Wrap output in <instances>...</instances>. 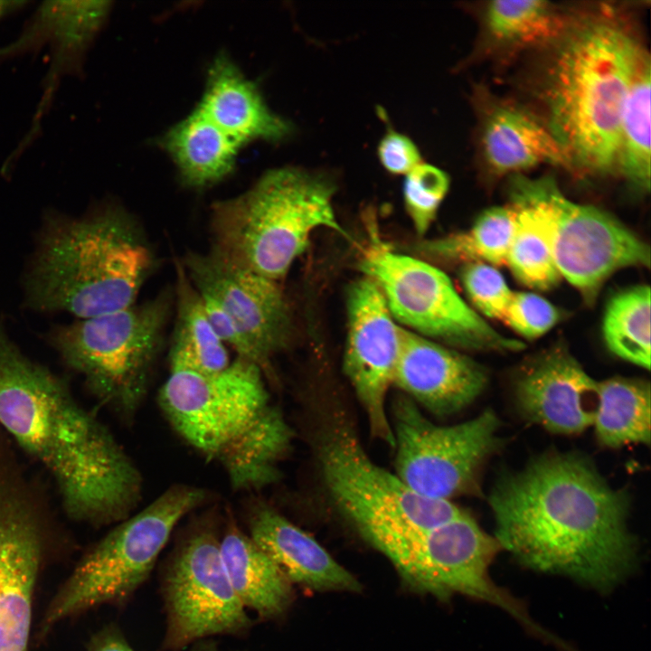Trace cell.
Listing matches in <instances>:
<instances>
[{
  "label": "cell",
  "mask_w": 651,
  "mask_h": 651,
  "mask_svg": "<svg viewBox=\"0 0 651 651\" xmlns=\"http://www.w3.org/2000/svg\"><path fill=\"white\" fill-rule=\"evenodd\" d=\"M346 306L344 371L365 412L371 434L393 448L386 398L399 357L401 326L396 324L379 286L369 277L351 284Z\"/></svg>",
  "instance_id": "2e32d148"
},
{
  "label": "cell",
  "mask_w": 651,
  "mask_h": 651,
  "mask_svg": "<svg viewBox=\"0 0 651 651\" xmlns=\"http://www.w3.org/2000/svg\"><path fill=\"white\" fill-rule=\"evenodd\" d=\"M500 549L496 539L465 513L445 524L399 538L380 552L412 589L441 599L460 593L487 601L539 636L542 627L488 575L489 565Z\"/></svg>",
  "instance_id": "9c48e42d"
},
{
  "label": "cell",
  "mask_w": 651,
  "mask_h": 651,
  "mask_svg": "<svg viewBox=\"0 0 651 651\" xmlns=\"http://www.w3.org/2000/svg\"><path fill=\"white\" fill-rule=\"evenodd\" d=\"M182 264L203 296L214 300L253 349L259 366L288 343L289 306L278 282L242 269L210 250L188 252Z\"/></svg>",
  "instance_id": "e0dca14e"
},
{
  "label": "cell",
  "mask_w": 651,
  "mask_h": 651,
  "mask_svg": "<svg viewBox=\"0 0 651 651\" xmlns=\"http://www.w3.org/2000/svg\"><path fill=\"white\" fill-rule=\"evenodd\" d=\"M29 2L14 0H0V19L23 9Z\"/></svg>",
  "instance_id": "ab89813d"
},
{
  "label": "cell",
  "mask_w": 651,
  "mask_h": 651,
  "mask_svg": "<svg viewBox=\"0 0 651 651\" xmlns=\"http://www.w3.org/2000/svg\"><path fill=\"white\" fill-rule=\"evenodd\" d=\"M161 145L175 164L182 181L193 188L206 187L226 177L242 146L197 108L165 134Z\"/></svg>",
  "instance_id": "484cf974"
},
{
  "label": "cell",
  "mask_w": 651,
  "mask_h": 651,
  "mask_svg": "<svg viewBox=\"0 0 651 651\" xmlns=\"http://www.w3.org/2000/svg\"><path fill=\"white\" fill-rule=\"evenodd\" d=\"M360 268L382 290L395 319L412 332L475 350L518 351L522 342L492 328L433 265L373 243Z\"/></svg>",
  "instance_id": "30bf717a"
},
{
  "label": "cell",
  "mask_w": 651,
  "mask_h": 651,
  "mask_svg": "<svg viewBox=\"0 0 651 651\" xmlns=\"http://www.w3.org/2000/svg\"><path fill=\"white\" fill-rule=\"evenodd\" d=\"M291 441L289 425L281 412L271 405L217 460L234 488H259L277 479V464Z\"/></svg>",
  "instance_id": "83f0119b"
},
{
  "label": "cell",
  "mask_w": 651,
  "mask_h": 651,
  "mask_svg": "<svg viewBox=\"0 0 651 651\" xmlns=\"http://www.w3.org/2000/svg\"><path fill=\"white\" fill-rule=\"evenodd\" d=\"M514 211L509 206H493L483 211L467 231L418 245L430 258L448 261L506 265L514 231Z\"/></svg>",
  "instance_id": "f546056e"
},
{
  "label": "cell",
  "mask_w": 651,
  "mask_h": 651,
  "mask_svg": "<svg viewBox=\"0 0 651 651\" xmlns=\"http://www.w3.org/2000/svg\"><path fill=\"white\" fill-rule=\"evenodd\" d=\"M460 280L470 302L481 314L504 319L513 291L495 267L467 263L461 269Z\"/></svg>",
  "instance_id": "e575fe53"
},
{
  "label": "cell",
  "mask_w": 651,
  "mask_h": 651,
  "mask_svg": "<svg viewBox=\"0 0 651 651\" xmlns=\"http://www.w3.org/2000/svg\"><path fill=\"white\" fill-rule=\"evenodd\" d=\"M377 156L382 166L393 175H406L423 162L413 140L392 127H388L378 143Z\"/></svg>",
  "instance_id": "8d00e7d4"
},
{
  "label": "cell",
  "mask_w": 651,
  "mask_h": 651,
  "mask_svg": "<svg viewBox=\"0 0 651 651\" xmlns=\"http://www.w3.org/2000/svg\"><path fill=\"white\" fill-rule=\"evenodd\" d=\"M514 399L530 421L553 433L576 434L593 425L599 382L564 347H555L519 374Z\"/></svg>",
  "instance_id": "d6986e66"
},
{
  "label": "cell",
  "mask_w": 651,
  "mask_h": 651,
  "mask_svg": "<svg viewBox=\"0 0 651 651\" xmlns=\"http://www.w3.org/2000/svg\"><path fill=\"white\" fill-rule=\"evenodd\" d=\"M525 187L545 206L561 277L594 302L605 280L620 269L650 266L649 246L608 212L569 200L556 182L521 175Z\"/></svg>",
  "instance_id": "5bb4252c"
},
{
  "label": "cell",
  "mask_w": 651,
  "mask_h": 651,
  "mask_svg": "<svg viewBox=\"0 0 651 651\" xmlns=\"http://www.w3.org/2000/svg\"><path fill=\"white\" fill-rule=\"evenodd\" d=\"M483 23L494 43L520 47L556 42L570 20L548 1L495 0L486 6Z\"/></svg>",
  "instance_id": "4dcf8cb0"
},
{
  "label": "cell",
  "mask_w": 651,
  "mask_h": 651,
  "mask_svg": "<svg viewBox=\"0 0 651 651\" xmlns=\"http://www.w3.org/2000/svg\"><path fill=\"white\" fill-rule=\"evenodd\" d=\"M510 199L514 225L506 265L523 285L538 290L550 289L561 277L553 256L548 212L525 187L519 175L512 178Z\"/></svg>",
  "instance_id": "d4e9b609"
},
{
  "label": "cell",
  "mask_w": 651,
  "mask_h": 651,
  "mask_svg": "<svg viewBox=\"0 0 651 651\" xmlns=\"http://www.w3.org/2000/svg\"><path fill=\"white\" fill-rule=\"evenodd\" d=\"M43 516L20 473L0 462V651H28L47 546Z\"/></svg>",
  "instance_id": "9a60e30c"
},
{
  "label": "cell",
  "mask_w": 651,
  "mask_h": 651,
  "mask_svg": "<svg viewBox=\"0 0 651 651\" xmlns=\"http://www.w3.org/2000/svg\"><path fill=\"white\" fill-rule=\"evenodd\" d=\"M87 651H136L122 630L109 624L94 633L87 643Z\"/></svg>",
  "instance_id": "f35d334b"
},
{
  "label": "cell",
  "mask_w": 651,
  "mask_h": 651,
  "mask_svg": "<svg viewBox=\"0 0 651 651\" xmlns=\"http://www.w3.org/2000/svg\"><path fill=\"white\" fill-rule=\"evenodd\" d=\"M318 460L326 488L338 512L376 550L465 514L451 501L423 497L374 463L346 421L323 433Z\"/></svg>",
  "instance_id": "52a82bcc"
},
{
  "label": "cell",
  "mask_w": 651,
  "mask_h": 651,
  "mask_svg": "<svg viewBox=\"0 0 651 651\" xmlns=\"http://www.w3.org/2000/svg\"><path fill=\"white\" fill-rule=\"evenodd\" d=\"M196 646H194L190 651H219L216 645L213 642L211 641H205L196 642Z\"/></svg>",
  "instance_id": "60d3db41"
},
{
  "label": "cell",
  "mask_w": 651,
  "mask_h": 651,
  "mask_svg": "<svg viewBox=\"0 0 651 651\" xmlns=\"http://www.w3.org/2000/svg\"><path fill=\"white\" fill-rule=\"evenodd\" d=\"M560 319V312L550 301L532 292H513L503 320L527 339L542 336Z\"/></svg>",
  "instance_id": "d590c367"
},
{
  "label": "cell",
  "mask_w": 651,
  "mask_h": 651,
  "mask_svg": "<svg viewBox=\"0 0 651 651\" xmlns=\"http://www.w3.org/2000/svg\"><path fill=\"white\" fill-rule=\"evenodd\" d=\"M108 1H46L36 9L18 37L0 47V60L50 48V68L43 80V96L35 116L39 119L50 105L63 76L80 75L96 35L110 11Z\"/></svg>",
  "instance_id": "ac0fdd59"
},
{
  "label": "cell",
  "mask_w": 651,
  "mask_h": 651,
  "mask_svg": "<svg viewBox=\"0 0 651 651\" xmlns=\"http://www.w3.org/2000/svg\"><path fill=\"white\" fill-rule=\"evenodd\" d=\"M159 401L176 432L216 460L271 406L261 368L241 357L214 373L170 368Z\"/></svg>",
  "instance_id": "4fadbf2b"
},
{
  "label": "cell",
  "mask_w": 651,
  "mask_h": 651,
  "mask_svg": "<svg viewBox=\"0 0 651 651\" xmlns=\"http://www.w3.org/2000/svg\"><path fill=\"white\" fill-rule=\"evenodd\" d=\"M489 504L501 549L529 568L608 590L635 563L628 495L608 485L585 457H538L502 476Z\"/></svg>",
  "instance_id": "6da1fadb"
},
{
  "label": "cell",
  "mask_w": 651,
  "mask_h": 651,
  "mask_svg": "<svg viewBox=\"0 0 651 651\" xmlns=\"http://www.w3.org/2000/svg\"><path fill=\"white\" fill-rule=\"evenodd\" d=\"M648 53L643 57L628 90L619 127L617 168L638 190L650 188V89Z\"/></svg>",
  "instance_id": "1f68e13d"
},
{
  "label": "cell",
  "mask_w": 651,
  "mask_h": 651,
  "mask_svg": "<svg viewBox=\"0 0 651 651\" xmlns=\"http://www.w3.org/2000/svg\"><path fill=\"white\" fill-rule=\"evenodd\" d=\"M593 425L599 441L609 448L650 442V385L638 379L614 377L599 382Z\"/></svg>",
  "instance_id": "f1b7e54d"
},
{
  "label": "cell",
  "mask_w": 651,
  "mask_h": 651,
  "mask_svg": "<svg viewBox=\"0 0 651 651\" xmlns=\"http://www.w3.org/2000/svg\"><path fill=\"white\" fill-rule=\"evenodd\" d=\"M169 311L164 294L113 313L57 327L51 343L89 390L129 415L141 401L163 342Z\"/></svg>",
  "instance_id": "ba28073f"
},
{
  "label": "cell",
  "mask_w": 651,
  "mask_h": 651,
  "mask_svg": "<svg viewBox=\"0 0 651 651\" xmlns=\"http://www.w3.org/2000/svg\"><path fill=\"white\" fill-rule=\"evenodd\" d=\"M220 545L228 578L243 607L263 620L284 615L292 603L293 589L276 562L232 522Z\"/></svg>",
  "instance_id": "cb8c5ba5"
},
{
  "label": "cell",
  "mask_w": 651,
  "mask_h": 651,
  "mask_svg": "<svg viewBox=\"0 0 651 651\" xmlns=\"http://www.w3.org/2000/svg\"><path fill=\"white\" fill-rule=\"evenodd\" d=\"M391 422L395 475L413 492L450 501L472 492L486 459L499 447V420L486 410L467 421L442 426L407 396L396 398Z\"/></svg>",
  "instance_id": "8fae6325"
},
{
  "label": "cell",
  "mask_w": 651,
  "mask_h": 651,
  "mask_svg": "<svg viewBox=\"0 0 651 651\" xmlns=\"http://www.w3.org/2000/svg\"><path fill=\"white\" fill-rule=\"evenodd\" d=\"M0 426L51 473L73 521L127 518L140 475L108 428L65 380L22 354L0 325Z\"/></svg>",
  "instance_id": "7a4b0ae2"
},
{
  "label": "cell",
  "mask_w": 651,
  "mask_h": 651,
  "mask_svg": "<svg viewBox=\"0 0 651 651\" xmlns=\"http://www.w3.org/2000/svg\"><path fill=\"white\" fill-rule=\"evenodd\" d=\"M486 382L479 363L401 327L392 384L419 407L439 417L452 415L473 402Z\"/></svg>",
  "instance_id": "ffe728a7"
},
{
  "label": "cell",
  "mask_w": 651,
  "mask_h": 651,
  "mask_svg": "<svg viewBox=\"0 0 651 651\" xmlns=\"http://www.w3.org/2000/svg\"><path fill=\"white\" fill-rule=\"evenodd\" d=\"M248 535L288 580L319 591H359L356 578L311 535L277 511L261 506L250 517Z\"/></svg>",
  "instance_id": "44dd1931"
},
{
  "label": "cell",
  "mask_w": 651,
  "mask_h": 651,
  "mask_svg": "<svg viewBox=\"0 0 651 651\" xmlns=\"http://www.w3.org/2000/svg\"><path fill=\"white\" fill-rule=\"evenodd\" d=\"M176 323L170 368L203 373L221 372L231 363L228 351L211 326L203 299L182 262H176Z\"/></svg>",
  "instance_id": "4316f807"
},
{
  "label": "cell",
  "mask_w": 651,
  "mask_h": 651,
  "mask_svg": "<svg viewBox=\"0 0 651 651\" xmlns=\"http://www.w3.org/2000/svg\"><path fill=\"white\" fill-rule=\"evenodd\" d=\"M197 108L241 146L252 140L277 142L293 131L292 124L268 107L257 86L224 54L210 66Z\"/></svg>",
  "instance_id": "7402d4cb"
},
{
  "label": "cell",
  "mask_w": 651,
  "mask_h": 651,
  "mask_svg": "<svg viewBox=\"0 0 651 651\" xmlns=\"http://www.w3.org/2000/svg\"><path fill=\"white\" fill-rule=\"evenodd\" d=\"M212 528L188 534L170 555L161 574L165 631L161 651H180L214 636L245 635L252 619L228 578Z\"/></svg>",
  "instance_id": "7c38bea8"
},
{
  "label": "cell",
  "mask_w": 651,
  "mask_h": 651,
  "mask_svg": "<svg viewBox=\"0 0 651 651\" xmlns=\"http://www.w3.org/2000/svg\"><path fill=\"white\" fill-rule=\"evenodd\" d=\"M199 293V292H198ZM200 294V293H199ZM207 317L215 334L226 345H230L237 352L239 357L249 360L256 364L258 361L255 353L248 341L239 331L235 324L222 307L212 298L201 295ZM259 365V364H258Z\"/></svg>",
  "instance_id": "74e56055"
},
{
  "label": "cell",
  "mask_w": 651,
  "mask_h": 651,
  "mask_svg": "<svg viewBox=\"0 0 651 651\" xmlns=\"http://www.w3.org/2000/svg\"><path fill=\"white\" fill-rule=\"evenodd\" d=\"M608 348L623 360L650 368V288L638 285L615 295L603 319Z\"/></svg>",
  "instance_id": "d6a6232c"
},
{
  "label": "cell",
  "mask_w": 651,
  "mask_h": 651,
  "mask_svg": "<svg viewBox=\"0 0 651 651\" xmlns=\"http://www.w3.org/2000/svg\"><path fill=\"white\" fill-rule=\"evenodd\" d=\"M449 177L438 166L421 162L405 175V209L419 235L427 232L448 193Z\"/></svg>",
  "instance_id": "836d02e7"
},
{
  "label": "cell",
  "mask_w": 651,
  "mask_h": 651,
  "mask_svg": "<svg viewBox=\"0 0 651 651\" xmlns=\"http://www.w3.org/2000/svg\"><path fill=\"white\" fill-rule=\"evenodd\" d=\"M153 264L142 232L121 209L50 216L26 278L28 304L81 319L119 311L136 304Z\"/></svg>",
  "instance_id": "277c9868"
},
{
  "label": "cell",
  "mask_w": 651,
  "mask_h": 651,
  "mask_svg": "<svg viewBox=\"0 0 651 651\" xmlns=\"http://www.w3.org/2000/svg\"><path fill=\"white\" fill-rule=\"evenodd\" d=\"M335 189L324 174L296 167L271 170L244 193L213 205L211 250L278 282L314 231L327 228L347 235L333 207Z\"/></svg>",
  "instance_id": "5b68a950"
},
{
  "label": "cell",
  "mask_w": 651,
  "mask_h": 651,
  "mask_svg": "<svg viewBox=\"0 0 651 651\" xmlns=\"http://www.w3.org/2000/svg\"><path fill=\"white\" fill-rule=\"evenodd\" d=\"M204 499L200 488L174 486L120 521L85 552L52 597L39 625V637L66 619L129 600L149 578L176 524Z\"/></svg>",
  "instance_id": "8992f818"
},
{
  "label": "cell",
  "mask_w": 651,
  "mask_h": 651,
  "mask_svg": "<svg viewBox=\"0 0 651 651\" xmlns=\"http://www.w3.org/2000/svg\"><path fill=\"white\" fill-rule=\"evenodd\" d=\"M479 137L482 157L493 174L515 175L542 164L574 168L547 124L520 107L494 105L483 116Z\"/></svg>",
  "instance_id": "603a6c76"
},
{
  "label": "cell",
  "mask_w": 651,
  "mask_h": 651,
  "mask_svg": "<svg viewBox=\"0 0 651 651\" xmlns=\"http://www.w3.org/2000/svg\"><path fill=\"white\" fill-rule=\"evenodd\" d=\"M556 42L544 84L546 124L574 168L611 172L624 104L646 52L608 10L570 21Z\"/></svg>",
  "instance_id": "3957f363"
}]
</instances>
